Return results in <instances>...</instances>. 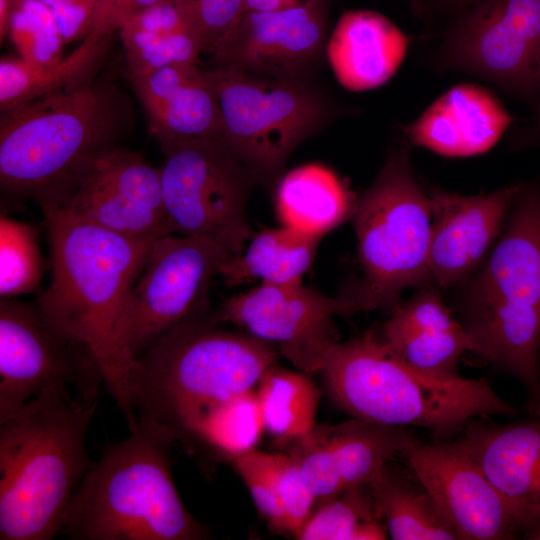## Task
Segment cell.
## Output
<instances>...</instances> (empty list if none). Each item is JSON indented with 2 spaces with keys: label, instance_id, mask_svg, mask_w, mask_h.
I'll use <instances>...</instances> for the list:
<instances>
[{
  "label": "cell",
  "instance_id": "obj_1",
  "mask_svg": "<svg viewBox=\"0 0 540 540\" xmlns=\"http://www.w3.org/2000/svg\"><path fill=\"white\" fill-rule=\"evenodd\" d=\"M48 233L51 280L36 305L60 335L85 348L129 430L137 421L130 391L132 290L156 240L132 238L39 205Z\"/></svg>",
  "mask_w": 540,
  "mask_h": 540
},
{
  "label": "cell",
  "instance_id": "obj_2",
  "mask_svg": "<svg viewBox=\"0 0 540 540\" xmlns=\"http://www.w3.org/2000/svg\"><path fill=\"white\" fill-rule=\"evenodd\" d=\"M135 120L130 96L99 74L1 111L2 192L63 204L98 157L123 145Z\"/></svg>",
  "mask_w": 540,
  "mask_h": 540
},
{
  "label": "cell",
  "instance_id": "obj_3",
  "mask_svg": "<svg viewBox=\"0 0 540 540\" xmlns=\"http://www.w3.org/2000/svg\"><path fill=\"white\" fill-rule=\"evenodd\" d=\"M98 399L53 386L0 420V540H49L92 463Z\"/></svg>",
  "mask_w": 540,
  "mask_h": 540
},
{
  "label": "cell",
  "instance_id": "obj_4",
  "mask_svg": "<svg viewBox=\"0 0 540 540\" xmlns=\"http://www.w3.org/2000/svg\"><path fill=\"white\" fill-rule=\"evenodd\" d=\"M212 314L177 325L139 356L130 374L137 416L192 436L216 407L253 390L278 350L247 333L222 329Z\"/></svg>",
  "mask_w": 540,
  "mask_h": 540
},
{
  "label": "cell",
  "instance_id": "obj_5",
  "mask_svg": "<svg viewBox=\"0 0 540 540\" xmlns=\"http://www.w3.org/2000/svg\"><path fill=\"white\" fill-rule=\"evenodd\" d=\"M175 435L137 416L124 440L92 463L63 517L74 540H199L207 529L184 506L169 456Z\"/></svg>",
  "mask_w": 540,
  "mask_h": 540
},
{
  "label": "cell",
  "instance_id": "obj_6",
  "mask_svg": "<svg viewBox=\"0 0 540 540\" xmlns=\"http://www.w3.org/2000/svg\"><path fill=\"white\" fill-rule=\"evenodd\" d=\"M319 371L338 407L364 422L420 427L445 438L461 432L473 419L517 414L485 379L425 375L401 360L373 331L332 343Z\"/></svg>",
  "mask_w": 540,
  "mask_h": 540
},
{
  "label": "cell",
  "instance_id": "obj_7",
  "mask_svg": "<svg viewBox=\"0 0 540 540\" xmlns=\"http://www.w3.org/2000/svg\"><path fill=\"white\" fill-rule=\"evenodd\" d=\"M503 234L464 283L459 321L474 350L540 394V186L523 184Z\"/></svg>",
  "mask_w": 540,
  "mask_h": 540
},
{
  "label": "cell",
  "instance_id": "obj_8",
  "mask_svg": "<svg viewBox=\"0 0 540 540\" xmlns=\"http://www.w3.org/2000/svg\"><path fill=\"white\" fill-rule=\"evenodd\" d=\"M351 218L363 277L350 294L361 311L392 312L404 289L433 285L429 197L405 148L389 154L371 186L356 197Z\"/></svg>",
  "mask_w": 540,
  "mask_h": 540
},
{
  "label": "cell",
  "instance_id": "obj_9",
  "mask_svg": "<svg viewBox=\"0 0 540 540\" xmlns=\"http://www.w3.org/2000/svg\"><path fill=\"white\" fill-rule=\"evenodd\" d=\"M206 72L221 112L222 140L257 181L279 176L293 151L331 116L325 96L307 81L220 66Z\"/></svg>",
  "mask_w": 540,
  "mask_h": 540
},
{
  "label": "cell",
  "instance_id": "obj_10",
  "mask_svg": "<svg viewBox=\"0 0 540 540\" xmlns=\"http://www.w3.org/2000/svg\"><path fill=\"white\" fill-rule=\"evenodd\" d=\"M159 167L171 234L207 240L240 254L251 239L247 201L257 181L222 138H194L160 145Z\"/></svg>",
  "mask_w": 540,
  "mask_h": 540
},
{
  "label": "cell",
  "instance_id": "obj_11",
  "mask_svg": "<svg viewBox=\"0 0 540 540\" xmlns=\"http://www.w3.org/2000/svg\"><path fill=\"white\" fill-rule=\"evenodd\" d=\"M540 59V0H479L452 19L434 61L532 101Z\"/></svg>",
  "mask_w": 540,
  "mask_h": 540
},
{
  "label": "cell",
  "instance_id": "obj_12",
  "mask_svg": "<svg viewBox=\"0 0 540 540\" xmlns=\"http://www.w3.org/2000/svg\"><path fill=\"white\" fill-rule=\"evenodd\" d=\"M57 385L98 399L104 379L91 354L51 327L36 304L1 298L0 420Z\"/></svg>",
  "mask_w": 540,
  "mask_h": 540
},
{
  "label": "cell",
  "instance_id": "obj_13",
  "mask_svg": "<svg viewBox=\"0 0 540 540\" xmlns=\"http://www.w3.org/2000/svg\"><path fill=\"white\" fill-rule=\"evenodd\" d=\"M230 256L189 236L169 234L154 242L132 290L129 340L135 359L177 325L206 313L212 282Z\"/></svg>",
  "mask_w": 540,
  "mask_h": 540
},
{
  "label": "cell",
  "instance_id": "obj_14",
  "mask_svg": "<svg viewBox=\"0 0 540 540\" xmlns=\"http://www.w3.org/2000/svg\"><path fill=\"white\" fill-rule=\"evenodd\" d=\"M360 311L350 294L330 297L303 283H261L226 300L212 316L219 324H234L273 345L295 366L312 372L319 371L337 341L333 318Z\"/></svg>",
  "mask_w": 540,
  "mask_h": 540
},
{
  "label": "cell",
  "instance_id": "obj_15",
  "mask_svg": "<svg viewBox=\"0 0 540 540\" xmlns=\"http://www.w3.org/2000/svg\"><path fill=\"white\" fill-rule=\"evenodd\" d=\"M401 455L458 540H510L520 535L508 504L457 440L417 439Z\"/></svg>",
  "mask_w": 540,
  "mask_h": 540
},
{
  "label": "cell",
  "instance_id": "obj_16",
  "mask_svg": "<svg viewBox=\"0 0 540 540\" xmlns=\"http://www.w3.org/2000/svg\"><path fill=\"white\" fill-rule=\"evenodd\" d=\"M58 206L84 221L132 238L156 240L171 234L159 167L123 145L98 157Z\"/></svg>",
  "mask_w": 540,
  "mask_h": 540
},
{
  "label": "cell",
  "instance_id": "obj_17",
  "mask_svg": "<svg viewBox=\"0 0 540 540\" xmlns=\"http://www.w3.org/2000/svg\"><path fill=\"white\" fill-rule=\"evenodd\" d=\"M325 0L278 11H246L210 53L215 66L306 81L326 49Z\"/></svg>",
  "mask_w": 540,
  "mask_h": 540
},
{
  "label": "cell",
  "instance_id": "obj_18",
  "mask_svg": "<svg viewBox=\"0 0 540 540\" xmlns=\"http://www.w3.org/2000/svg\"><path fill=\"white\" fill-rule=\"evenodd\" d=\"M522 183L472 196L430 187L429 264L433 284L446 290L464 284L498 239Z\"/></svg>",
  "mask_w": 540,
  "mask_h": 540
},
{
  "label": "cell",
  "instance_id": "obj_19",
  "mask_svg": "<svg viewBox=\"0 0 540 540\" xmlns=\"http://www.w3.org/2000/svg\"><path fill=\"white\" fill-rule=\"evenodd\" d=\"M457 441L504 498L520 535L533 539L540 532V419H473Z\"/></svg>",
  "mask_w": 540,
  "mask_h": 540
},
{
  "label": "cell",
  "instance_id": "obj_20",
  "mask_svg": "<svg viewBox=\"0 0 540 540\" xmlns=\"http://www.w3.org/2000/svg\"><path fill=\"white\" fill-rule=\"evenodd\" d=\"M125 76L159 145L184 139L222 138L221 112L206 69L196 63H183Z\"/></svg>",
  "mask_w": 540,
  "mask_h": 540
},
{
  "label": "cell",
  "instance_id": "obj_21",
  "mask_svg": "<svg viewBox=\"0 0 540 540\" xmlns=\"http://www.w3.org/2000/svg\"><path fill=\"white\" fill-rule=\"evenodd\" d=\"M512 122L513 117L490 90L462 83L400 128L413 145L445 157H470L490 150Z\"/></svg>",
  "mask_w": 540,
  "mask_h": 540
},
{
  "label": "cell",
  "instance_id": "obj_22",
  "mask_svg": "<svg viewBox=\"0 0 540 540\" xmlns=\"http://www.w3.org/2000/svg\"><path fill=\"white\" fill-rule=\"evenodd\" d=\"M380 337L407 365L442 380L461 377V356L474 350L459 319L431 286L399 304L382 325Z\"/></svg>",
  "mask_w": 540,
  "mask_h": 540
},
{
  "label": "cell",
  "instance_id": "obj_23",
  "mask_svg": "<svg viewBox=\"0 0 540 540\" xmlns=\"http://www.w3.org/2000/svg\"><path fill=\"white\" fill-rule=\"evenodd\" d=\"M408 47L409 38L384 15L350 10L339 18L325 52L340 85L357 92L385 84L400 67Z\"/></svg>",
  "mask_w": 540,
  "mask_h": 540
},
{
  "label": "cell",
  "instance_id": "obj_24",
  "mask_svg": "<svg viewBox=\"0 0 540 540\" xmlns=\"http://www.w3.org/2000/svg\"><path fill=\"white\" fill-rule=\"evenodd\" d=\"M356 197L329 168L310 163L281 177L275 208L282 226L323 237L351 217Z\"/></svg>",
  "mask_w": 540,
  "mask_h": 540
},
{
  "label": "cell",
  "instance_id": "obj_25",
  "mask_svg": "<svg viewBox=\"0 0 540 540\" xmlns=\"http://www.w3.org/2000/svg\"><path fill=\"white\" fill-rule=\"evenodd\" d=\"M126 74H145L183 63L198 64L202 42L175 2L160 0L118 31Z\"/></svg>",
  "mask_w": 540,
  "mask_h": 540
},
{
  "label": "cell",
  "instance_id": "obj_26",
  "mask_svg": "<svg viewBox=\"0 0 540 540\" xmlns=\"http://www.w3.org/2000/svg\"><path fill=\"white\" fill-rule=\"evenodd\" d=\"M320 240L285 226L265 229L253 234L240 254L228 257L218 276L229 287L252 280L275 285L302 283Z\"/></svg>",
  "mask_w": 540,
  "mask_h": 540
},
{
  "label": "cell",
  "instance_id": "obj_27",
  "mask_svg": "<svg viewBox=\"0 0 540 540\" xmlns=\"http://www.w3.org/2000/svg\"><path fill=\"white\" fill-rule=\"evenodd\" d=\"M112 37L92 42L85 38L71 53L50 65L21 57L0 61V110L4 111L45 95L86 82L99 74Z\"/></svg>",
  "mask_w": 540,
  "mask_h": 540
},
{
  "label": "cell",
  "instance_id": "obj_28",
  "mask_svg": "<svg viewBox=\"0 0 540 540\" xmlns=\"http://www.w3.org/2000/svg\"><path fill=\"white\" fill-rule=\"evenodd\" d=\"M331 447L346 488L370 485L393 456L417 438L407 427H392L353 419L327 425Z\"/></svg>",
  "mask_w": 540,
  "mask_h": 540
},
{
  "label": "cell",
  "instance_id": "obj_29",
  "mask_svg": "<svg viewBox=\"0 0 540 540\" xmlns=\"http://www.w3.org/2000/svg\"><path fill=\"white\" fill-rule=\"evenodd\" d=\"M393 540H458L428 493L388 464L369 485Z\"/></svg>",
  "mask_w": 540,
  "mask_h": 540
},
{
  "label": "cell",
  "instance_id": "obj_30",
  "mask_svg": "<svg viewBox=\"0 0 540 540\" xmlns=\"http://www.w3.org/2000/svg\"><path fill=\"white\" fill-rule=\"evenodd\" d=\"M265 431L284 442L315 426L319 392L306 375L276 363L266 370L256 390Z\"/></svg>",
  "mask_w": 540,
  "mask_h": 540
},
{
  "label": "cell",
  "instance_id": "obj_31",
  "mask_svg": "<svg viewBox=\"0 0 540 540\" xmlns=\"http://www.w3.org/2000/svg\"><path fill=\"white\" fill-rule=\"evenodd\" d=\"M263 431L262 412L253 389L213 409L192 437L233 459L255 450Z\"/></svg>",
  "mask_w": 540,
  "mask_h": 540
},
{
  "label": "cell",
  "instance_id": "obj_32",
  "mask_svg": "<svg viewBox=\"0 0 540 540\" xmlns=\"http://www.w3.org/2000/svg\"><path fill=\"white\" fill-rule=\"evenodd\" d=\"M43 270L36 230L27 223L1 215V298H15L34 291L40 283Z\"/></svg>",
  "mask_w": 540,
  "mask_h": 540
},
{
  "label": "cell",
  "instance_id": "obj_33",
  "mask_svg": "<svg viewBox=\"0 0 540 540\" xmlns=\"http://www.w3.org/2000/svg\"><path fill=\"white\" fill-rule=\"evenodd\" d=\"M277 444L293 461L319 506L334 500L346 489L327 425H316L304 435Z\"/></svg>",
  "mask_w": 540,
  "mask_h": 540
},
{
  "label": "cell",
  "instance_id": "obj_34",
  "mask_svg": "<svg viewBox=\"0 0 540 540\" xmlns=\"http://www.w3.org/2000/svg\"><path fill=\"white\" fill-rule=\"evenodd\" d=\"M372 519L383 517L370 486H352L319 506L293 536L299 540H352L359 525Z\"/></svg>",
  "mask_w": 540,
  "mask_h": 540
},
{
  "label": "cell",
  "instance_id": "obj_35",
  "mask_svg": "<svg viewBox=\"0 0 540 540\" xmlns=\"http://www.w3.org/2000/svg\"><path fill=\"white\" fill-rule=\"evenodd\" d=\"M7 37L26 61L50 65L64 57L65 43L56 20L39 0H14Z\"/></svg>",
  "mask_w": 540,
  "mask_h": 540
},
{
  "label": "cell",
  "instance_id": "obj_36",
  "mask_svg": "<svg viewBox=\"0 0 540 540\" xmlns=\"http://www.w3.org/2000/svg\"><path fill=\"white\" fill-rule=\"evenodd\" d=\"M239 476L271 529L287 532L280 499L274 453L253 450L232 459Z\"/></svg>",
  "mask_w": 540,
  "mask_h": 540
},
{
  "label": "cell",
  "instance_id": "obj_37",
  "mask_svg": "<svg viewBox=\"0 0 540 540\" xmlns=\"http://www.w3.org/2000/svg\"><path fill=\"white\" fill-rule=\"evenodd\" d=\"M211 53L246 12V0H175Z\"/></svg>",
  "mask_w": 540,
  "mask_h": 540
},
{
  "label": "cell",
  "instance_id": "obj_38",
  "mask_svg": "<svg viewBox=\"0 0 540 540\" xmlns=\"http://www.w3.org/2000/svg\"><path fill=\"white\" fill-rule=\"evenodd\" d=\"M274 457L287 532L294 535L313 513L316 500L290 457L283 451Z\"/></svg>",
  "mask_w": 540,
  "mask_h": 540
},
{
  "label": "cell",
  "instance_id": "obj_39",
  "mask_svg": "<svg viewBox=\"0 0 540 540\" xmlns=\"http://www.w3.org/2000/svg\"><path fill=\"white\" fill-rule=\"evenodd\" d=\"M160 0H97L88 36L92 42L112 37L132 17Z\"/></svg>",
  "mask_w": 540,
  "mask_h": 540
},
{
  "label": "cell",
  "instance_id": "obj_40",
  "mask_svg": "<svg viewBox=\"0 0 540 540\" xmlns=\"http://www.w3.org/2000/svg\"><path fill=\"white\" fill-rule=\"evenodd\" d=\"M52 12L65 45L85 39L97 0H39Z\"/></svg>",
  "mask_w": 540,
  "mask_h": 540
},
{
  "label": "cell",
  "instance_id": "obj_41",
  "mask_svg": "<svg viewBox=\"0 0 540 540\" xmlns=\"http://www.w3.org/2000/svg\"><path fill=\"white\" fill-rule=\"evenodd\" d=\"M308 0H246V11H278L300 6Z\"/></svg>",
  "mask_w": 540,
  "mask_h": 540
},
{
  "label": "cell",
  "instance_id": "obj_42",
  "mask_svg": "<svg viewBox=\"0 0 540 540\" xmlns=\"http://www.w3.org/2000/svg\"><path fill=\"white\" fill-rule=\"evenodd\" d=\"M479 0H429L432 6L454 19L466 12Z\"/></svg>",
  "mask_w": 540,
  "mask_h": 540
},
{
  "label": "cell",
  "instance_id": "obj_43",
  "mask_svg": "<svg viewBox=\"0 0 540 540\" xmlns=\"http://www.w3.org/2000/svg\"><path fill=\"white\" fill-rule=\"evenodd\" d=\"M531 102H533L535 106V123L531 129V135L535 141H540V59L535 72L533 97Z\"/></svg>",
  "mask_w": 540,
  "mask_h": 540
},
{
  "label": "cell",
  "instance_id": "obj_44",
  "mask_svg": "<svg viewBox=\"0 0 540 540\" xmlns=\"http://www.w3.org/2000/svg\"><path fill=\"white\" fill-rule=\"evenodd\" d=\"M14 0H0V42L7 37Z\"/></svg>",
  "mask_w": 540,
  "mask_h": 540
},
{
  "label": "cell",
  "instance_id": "obj_45",
  "mask_svg": "<svg viewBox=\"0 0 540 540\" xmlns=\"http://www.w3.org/2000/svg\"><path fill=\"white\" fill-rule=\"evenodd\" d=\"M529 407L531 415L540 419V394L534 401L530 403Z\"/></svg>",
  "mask_w": 540,
  "mask_h": 540
},
{
  "label": "cell",
  "instance_id": "obj_46",
  "mask_svg": "<svg viewBox=\"0 0 540 540\" xmlns=\"http://www.w3.org/2000/svg\"><path fill=\"white\" fill-rule=\"evenodd\" d=\"M414 3L415 9L420 8L421 0H411Z\"/></svg>",
  "mask_w": 540,
  "mask_h": 540
},
{
  "label": "cell",
  "instance_id": "obj_47",
  "mask_svg": "<svg viewBox=\"0 0 540 540\" xmlns=\"http://www.w3.org/2000/svg\"><path fill=\"white\" fill-rule=\"evenodd\" d=\"M533 540H540V532L534 536Z\"/></svg>",
  "mask_w": 540,
  "mask_h": 540
}]
</instances>
